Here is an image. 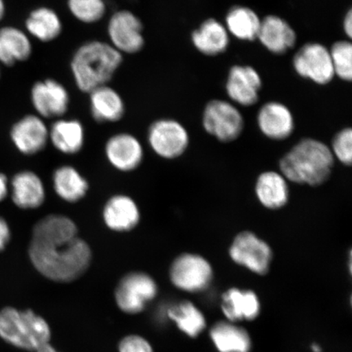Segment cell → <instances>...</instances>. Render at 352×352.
Masks as SVG:
<instances>
[{
    "instance_id": "1",
    "label": "cell",
    "mask_w": 352,
    "mask_h": 352,
    "mask_svg": "<svg viewBox=\"0 0 352 352\" xmlns=\"http://www.w3.org/2000/svg\"><path fill=\"white\" fill-rule=\"evenodd\" d=\"M29 258L39 274L57 283H70L85 275L92 262L89 244L79 236L67 215L47 214L34 224Z\"/></svg>"
},
{
    "instance_id": "2",
    "label": "cell",
    "mask_w": 352,
    "mask_h": 352,
    "mask_svg": "<svg viewBox=\"0 0 352 352\" xmlns=\"http://www.w3.org/2000/svg\"><path fill=\"white\" fill-rule=\"evenodd\" d=\"M331 149L318 140L302 139L281 158L280 173L289 182L319 187L328 182L333 169Z\"/></svg>"
},
{
    "instance_id": "3",
    "label": "cell",
    "mask_w": 352,
    "mask_h": 352,
    "mask_svg": "<svg viewBox=\"0 0 352 352\" xmlns=\"http://www.w3.org/2000/svg\"><path fill=\"white\" fill-rule=\"evenodd\" d=\"M123 61L122 54L111 44L92 41L83 43L73 55L70 68L79 90L89 94L108 85Z\"/></svg>"
},
{
    "instance_id": "4",
    "label": "cell",
    "mask_w": 352,
    "mask_h": 352,
    "mask_svg": "<svg viewBox=\"0 0 352 352\" xmlns=\"http://www.w3.org/2000/svg\"><path fill=\"white\" fill-rule=\"evenodd\" d=\"M0 337L19 349L37 351L50 344V325L32 310L6 307L0 311Z\"/></svg>"
},
{
    "instance_id": "5",
    "label": "cell",
    "mask_w": 352,
    "mask_h": 352,
    "mask_svg": "<svg viewBox=\"0 0 352 352\" xmlns=\"http://www.w3.org/2000/svg\"><path fill=\"white\" fill-rule=\"evenodd\" d=\"M169 278L171 284L182 292H201L212 283L213 267L202 255L182 253L171 262Z\"/></svg>"
},
{
    "instance_id": "6",
    "label": "cell",
    "mask_w": 352,
    "mask_h": 352,
    "mask_svg": "<svg viewBox=\"0 0 352 352\" xmlns=\"http://www.w3.org/2000/svg\"><path fill=\"white\" fill-rule=\"evenodd\" d=\"M158 285L151 275L132 271L118 281L114 298L118 308L126 314H138L157 296Z\"/></svg>"
},
{
    "instance_id": "7",
    "label": "cell",
    "mask_w": 352,
    "mask_h": 352,
    "mask_svg": "<svg viewBox=\"0 0 352 352\" xmlns=\"http://www.w3.org/2000/svg\"><path fill=\"white\" fill-rule=\"evenodd\" d=\"M228 255L233 263L259 276L267 275L274 261L270 245L252 231L237 233L228 249Z\"/></svg>"
},
{
    "instance_id": "8",
    "label": "cell",
    "mask_w": 352,
    "mask_h": 352,
    "mask_svg": "<svg viewBox=\"0 0 352 352\" xmlns=\"http://www.w3.org/2000/svg\"><path fill=\"white\" fill-rule=\"evenodd\" d=\"M147 140L153 153L166 160H177L189 146V135L186 127L170 118H161L151 123Z\"/></svg>"
},
{
    "instance_id": "9",
    "label": "cell",
    "mask_w": 352,
    "mask_h": 352,
    "mask_svg": "<svg viewBox=\"0 0 352 352\" xmlns=\"http://www.w3.org/2000/svg\"><path fill=\"white\" fill-rule=\"evenodd\" d=\"M202 124L208 134L223 143H230L240 138L244 129V120L234 105L220 100L206 104Z\"/></svg>"
},
{
    "instance_id": "10",
    "label": "cell",
    "mask_w": 352,
    "mask_h": 352,
    "mask_svg": "<svg viewBox=\"0 0 352 352\" xmlns=\"http://www.w3.org/2000/svg\"><path fill=\"white\" fill-rule=\"evenodd\" d=\"M110 44L121 54H135L144 47L143 24L133 12L120 10L113 13L108 22Z\"/></svg>"
},
{
    "instance_id": "11",
    "label": "cell",
    "mask_w": 352,
    "mask_h": 352,
    "mask_svg": "<svg viewBox=\"0 0 352 352\" xmlns=\"http://www.w3.org/2000/svg\"><path fill=\"white\" fill-rule=\"evenodd\" d=\"M293 65L299 76L318 85H328L336 76L329 50L318 43L305 44L294 55Z\"/></svg>"
},
{
    "instance_id": "12",
    "label": "cell",
    "mask_w": 352,
    "mask_h": 352,
    "mask_svg": "<svg viewBox=\"0 0 352 352\" xmlns=\"http://www.w3.org/2000/svg\"><path fill=\"white\" fill-rule=\"evenodd\" d=\"M104 155L113 169L129 173L142 166L144 151L142 142L136 136L129 132H120L107 140Z\"/></svg>"
},
{
    "instance_id": "13",
    "label": "cell",
    "mask_w": 352,
    "mask_h": 352,
    "mask_svg": "<svg viewBox=\"0 0 352 352\" xmlns=\"http://www.w3.org/2000/svg\"><path fill=\"white\" fill-rule=\"evenodd\" d=\"M30 98L38 116L42 118L59 120L68 112L70 100L68 90L54 78L35 82Z\"/></svg>"
},
{
    "instance_id": "14",
    "label": "cell",
    "mask_w": 352,
    "mask_h": 352,
    "mask_svg": "<svg viewBox=\"0 0 352 352\" xmlns=\"http://www.w3.org/2000/svg\"><path fill=\"white\" fill-rule=\"evenodd\" d=\"M101 217L109 230L126 233L138 227L142 219V212L133 198L123 193H118L105 201Z\"/></svg>"
},
{
    "instance_id": "15",
    "label": "cell",
    "mask_w": 352,
    "mask_h": 352,
    "mask_svg": "<svg viewBox=\"0 0 352 352\" xmlns=\"http://www.w3.org/2000/svg\"><path fill=\"white\" fill-rule=\"evenodd\" d=\"M11 139L19 151L25 155H35L43 151L50 142V129L43 118L29 114L12 126Z\"/></svg>"
},
{
    "instance_id": "16",
    "label": "cell",
    "mask_w": 352,
    "mask_h": 352,
    "mask_svg": "<svg viewBox=\"0 0 352 352\" xmlns=\"http://www.w3.org/2000/svg\"><path fill=\"white\" fill-rule=\"evenodd\" d=\"M261 87V77L252 66L234 65L231 68L226 91L234 102L243 107H252L257 102Z\"/></svg>"
},
{
    "instance_id": "17",
    "label": "cell",
    "mask_w": 352,
    "mask_h": 352,
    "mask_svg": "<svg viewBox=\"0 0 352 352\" xmlns=\"http://www.w3.org/2000/svg\"><path fill=\"white\" fill-rule=\"evenodd\" d=\"M259 130L274 140L288 139L294 131L293 114L285 104L272 101L264 104L257 117Z\"/></svg>"
},
{
    "instance_id": "18",
    "label": "cell",
    "mask_w": 352,
    "mask_h": 352,
    "mask_svg": "<svg viewBox=\"0 0 352 352\" xmlns=\"http://www.w3.org/2000/svg\"><path fill=\"white\" fill-rule=\"evenodd\" d=\"M257 38L272 54L283 55L296 45L297 35L287 21L270 15L261 20Z\"/></svg>"
},
{
    "instance_id": "19",
    "label": "cell",
    "mask_w": 352,
    "mask_h": 352,
    "mask_svg": "<svg viewBox=\"0 0 352 352\" xmlns=\"http://www.w3.org/2000/svg\"><path fill=\"white\" fill-rule=\"evenodd\" d=\"M47 193L41 176L30 170L21 171L12 180V198L17 208L35 210L44 204Z\"/></svg>"
},
{
    "instance_id": "20",
    "label": "cell",
    "mask_w": 352,
    "mask_h": 352,
    "mask_svg": "<svg viewBox=\"0 0 352 352\" xmlns=\"http://www.w3.org/2000/svg\"><path fill=\"white\" fill-rule=\"evenodd\" d=\"M288 180L280 173L264 171L258 176L254 192L264 208L276 210L285 208L289 200Z\"/></svg>"
},
{
    "instance_id": "21",
    "label": "cell",
    "mask_w": 352,
    "mask_h": 352,
    "mask_svg": "<svg viewBox=\"0 0 352 352\" xmlns=\"http://www.w3.org/2000/svg\"><path fill=\"white\" fill-rule=\"evenodd\" d=\"M52 179L56 196L67 204H78L85 199L89 191V182L73 166L63 165L57 167L52 174Z\"/></svg>"
},
{
    "instance_id": "22",
    "label": "cell",
    "mask_w": 352,
    "mask_h": 352,
    "mask_svg": "<svg viewBox=\"0 0 352 352\" xmlns=\"http://www.w3.org/2000/svg\"><path fill=\"white\" fill-rule=\"evenodd\" d=\"M89 98L91 116L96 122H117L124 117V100L113 87L104 85L96 88L90 92Z\"/></svg>"
},
{
    "instance_id": "23",
    "label": "cell",
    "mask_w": 352,
    "mask_h": 352,
    "mask_svg": "<svg viewBox=\"0 0 352 352\" xmlns=\"http://www.w3.org/2000/svg\"><path fill=\"white\" fill-rule=\"evenodd\" d=\"M50 142L57 151L65 155H76L85 146V126L77 120L59 118L50 127Z\"/></svg>"
},
{
    "instance_id": "24",
    "label": "cell",
    "mask_w": 352,
    "mask_h": 352,
    "mask_svg": "<svg viewBox=\"0 0 352 352\" xmlns=\"http://www.w3.org/2000/svg\"><path fill=\"white\" fill-rule=\"evenodd\" d=\"M222 310L231 321L254 320L261 314V302L252 290L231 288L223 293Z\"/></svg>"
},
{
    "instance_id": "25",
    "label": "cell",
    "mask_w": 352,
    "mask_h": 352,
    "mask_svg": "<svg viewBox=\"0 0 352 352\" xmlns=\"http://www.w3.org/2000/svg\"><path fill=\"white\" fill-rule=\"evenodd\" d=\"M193 45L202 54L217 56L227 50L230 36L224 26L215 19H208L192 34Z\"/></svg>"
},
{
    "instance_id": "26",
    "label": "cell",
    "mask_w": 352,
    "mask_h": 352,
    "mask_svg": "<svg viewBox=\"0 0 352 352\" xmlns=\"http://www.w3.org/2000/svg\"><path fill=\"white\" fill-rule=\"evenodd\" d=\"M32 51V44L22 30L12 26L0 29V63L12 66L28 60Z\"/></svg>"
},
{
    "instance_id": "27",
    "label": "cell",
    "mask_w": 352,
    "mask_h": 352,
    "mask_svg": "<svg viewBox=\"0 0 352 352\" xmlns=\"http://www.w3.org/2000/svg\"><path fill=\"white\" fill-rule=\"evenodd\" d=\"M28 32L38 41H55L63 32V25L56 12L48 7H41L30 12L25 21Z\"/></svg>"
},
{
    "instance_id": "28",
    "label": "cell",
    "mask_w": 352,
    "mask_h": 352,
    "mask_svg": "<svg viewBox=\"0 0 352 352\" xmlns=\"http://www.w3.org/2000/svg\"><path fill=\"white\" fill-rule=\"evenodd\" d=\"M210 338L219 352H250L252 349L248 331L231 323L214 324L210 330Z\"/></svg>"
},
{
    "instance_id": "29",
    "label": "cell",
    "mask_w": 352,
    "mask_h": 352,
    "mask_svg": "<svg viewBox=\"0 0 352 352\" xmlns=\"http://www.w3.org/2000/svg\"><path fill=\"white\" fill-rule=\"evenodd\" d=\"M261 24L256 12L248 7H232L226 16L227 30L241 41L256 39Z\"/></svg>"
},
{
    "instance_id": "30",
    "label": "cell",
    "mask_w": 352,
    "mask_h": 352,
    "mask_svg": "<svg viewBox=\"0 0 352 352\" xmlns=\"http://www.w3.org/2000/svg\"><path fill=\"white\" fill-rule=\"evenodd\" d=\"M169 318L188 336L195 338L206 328L204 314L191 302L183 301L167 311Z\"/></svg>"
},
{
    "instance_id": "31",
    "label": "cell",
    "mask_w": 352,
    "mask_h": 352,
    "mask_svg": "<svg viewBox=\"0 0 352 352\" xmlns=\"http://www.w3.org/2000/svg\"><path fill=\"white\" fill-rule=\"evenodd\" d=\"M70 13L85 24H94L103 19L107 12L104 0H67Z\"/></svg>"
},
{
    "instance_id": "32",
    "label": "cell",
    "mask_w": 352,
    "mask_h": 352,
    "mask_svg": "<svg viewBox=\"0 0 352 352\" xmlns=\"http://www.w3.org/2000/svg\"><path fill=\"white\" fill-rule=\"evenodd\" d=\"M334 74L342 80L352 79V45L349 41L334 43L329 50Z\"/></svg>"
},
{
    "instance_id": "33",
    "label": "cell",
    "mask_w": 352,
    "mask_h": 352,
    "mask_svg": "<svg viewBox=\"0 0 352 352\" xmlns=\"http://www.w3.org/2000/svg\"><path fill=\"white\" fill-rule=\"evenodd\" d=\"M331 149L334 158L342 164L351 166L352 162V130L344 129L334 136Z\"/></svg>"
},
{
    "instance_id": "34",
    "label": "cell",
    "mask_w": 352,
    "mask_h": 352,
    "mask_svg": "<svg viewBox=\"0 0 352 352\" xmlns=\"http://www.w3.org/2000/svg\"><path fill=\"white\" fill-rule=\"evenodd\" d=\"M118 349L120 352H153L149 342L144 338L138 336H130L122 338Z\"/></svg>"
},
{
    "instance_id": "35",
    "label": "cell",
    "mask_w": 352,
    "mask_h": 352,
    "mask_svg": "<svg viewBox=\"0 0 352 352\" xmlns=\"http://www.w3.org/2000/svg\"><path fill=\"white\" fill-rule=\"evenodd\" d=\"M11 232L6 220L0 217V252L6 248L10 240Z\"/></svg>"
},
{
    "instance_id": "36",
    "label": "cell",
    "mask_w": 352,
    "mask_h": 352,
    "mask_svg": "<svg viewBox=\"0 0 352 352\" xmlns=\"http://www.w3.org/2000/svg\"><path fill=\"white\" fill-rule=\"evenodd\" d=\"M343 29L349 38L352 37V11L347 12L344 21H343Z\"/></svg>"
},
{
    "instance_id": "37",
    "label": "cell",
    "mask_w": 352,
    "mask_h": 352,
    "mask_svg": "<svg viewBox=\"0 0 352 352\" xmlns=\"http://www.w3.org/2000/svg\"><path fill=\"white\" fill-rule=\"evenodd\" d=\"M8 195V180L6 175L0 173V201H3Z\"/></svg>"
},
{
    "instance_id": "38",
    "label": "cell",
    "mask_w": 352,
    "mask_h": 352,
    "mask_svg": "<svg viewBox=\"0 0 352 352\" xmlns=\"http://www.w3.org/2000/svg\"><path fill=\"white\" fill-rule=\"evenodd\" d=\"M35 352H57L50 344H47Z\"/></svg>"
},
{
    "instance_id": "39",
    "label": "cell",
    "mask_w": 352,
    "mask_h": 352,
    "mask_svg": "<svg viewBox=\"0 0 352 352\" xmlns=\"http://www.w3.org/2000/svg\"><path fill=\"white\" fill-rule=\"evenodd\" d=\"M4 13H6V6H4L3 0H0V21L2 20Z\"/></svg>"
},
{
    "instance_id": "40",
    "label": "cell",
    "mask_w": 352,
    "mask_h": 352,
    "mask_svg": "<svg viewBox=\"0 0 352 352\" xmlns=\"http://www.w3.org/2000/svg\"><path fill=\"white\" fill-rule=\"evenodd\" d=\"M311 349L314 352H322L319 345L314 344L311 346Z\"/></svg>"
}]
</instances>
